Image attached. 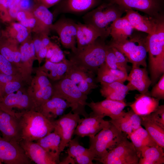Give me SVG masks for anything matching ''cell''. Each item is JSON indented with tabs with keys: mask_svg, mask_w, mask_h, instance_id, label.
<instances>
[{
	"mask_svg": "<svg viewBox=\"0 0 164 164\" xmlns=\"http://www.w3.org/2000/svg\"><path fill=\"white\" fill-rule=\"evenodd\" d=\"M125 12L126 14L125 16L134 29L148 34H152L155 32L158 19L155 20L149 16L142 15L132 9H127Z\"/></svg>",
	"mask_w": 164,
	"mask_h": 164,
	"instance_id": "24",
	"label": "cell"
},
{
	"mask_svg": "<svg viewBox=\"0 0 164 164\" xmlns=\"http://www.w3.org/2000/svg\"><path fill=\"white\" fill-rule=\"evenodd\" d=\"M154 121L164 128V105H159L153 112L148 115Z\"/></svg>",
	"mask_w": 164,
	"mask_h": 164,
	"instance_id": "46",
	"label": "cell"
},
{
	"mask_svg": "<svg viewBox=\"0 0 164 164\" xmlns=\"http://www.w3.org/2000/svg\"><path fill=\"white\" fill-rule=\"evenodd\" d=\"M105 63L110 68L119 69L127 72L126 69L122 67L118 64L115 55L111 47L108 45H107Z\"/></svg>",
	"mask_w": 164,
	"mask_h": 164,
	"instance_id": "41",
	"label": "cell"
},
{
	"mask_svg": "<svg viewBox=\"0 0 164 164\" xmlns=\"http://www.w3.org/2000/svg\"><path fill=\"white\" fill-rule=\"evenodd\" d=\"M31 12L36 20L35 26L31 32L39 35H48L53 24V13L47 8L36 2Z\"/></svg>",
	"mask_w": 164,
	"mask_h": 164,
	"instance_id": "18",
	"label": "cell"
},
{
	"mask_svg": "<svg viewBox=\"0 0 164 164\" xmlns=\"http://www.w3.org/2000/svg\"><path fill=\"white\" fill-rule=\"evenodd\" d=\"M70 108L65 100L57 97H51L38 110L48 119L53 121L58 117L63 114L66 110Z\"/></svg>",
	"mask_w": 164,
	"mask_h": 164,
	"instance_id": "27",
	"label": "cell"
},
{
	"mask_svg": "<svg viewBox=\"0 0 164 164\" xmlns=\"http://www.w3.org/2000/svg\"><path fill=\"white\" fill-rule=\"evenodd\" d=\"M0 159L6 164H29L32 162L19 142L8 141L0 136Z\"/></svg>",
	"mask_w": 164,
	"mask_h": 164,
	"instance_id": "13",
	"label": "cell"
},
{
	"mask_svg": "<svg viewBox=\"0 0 164 164\" xmlns=\"http://www.w3.org/2000/svg\"><path fill=\"white\" fill-rule=\"evenodd\" d=\"M37 70L45 73L48 77L53 81L59 80L61 79L58 63H53L46 60L45 63L39 66Z\"/></svg>",
	"mask_w": 164,
	"mask_h": 164,
	"instance_id": "40",
	"label": "cell"
},
{
	"mask_svg": "<svg viewBox=\"0 0 164 164\" xmlns=\"http://www.w3.org/2000/svg\"><path fill=\"white\" fill-rule=\"evenodd\" d=\"M99 37L105 39L99 31L92 26L85 23H77V48L87 46L94 42Z\"/></svg>",
	"mask_w": 164,
	"mask_h": 164,
	"instance_id": "28",
	"label": "cell"
},
{
	"mask_svg": "<svg viewBox=\"0 0 164 164\" xmlns=\"http://www.w3.org/2000/svg\"><path fill=\"white\" fill-rule=\"evenodd\" d=\"M0 132L2 137L8 141L19 142L22 139L19 118L0 109Z\"/></svg>",
	"mask_w": 164,
	"mask_h": 164,
	"instance_id": "19",
	"label": "cell"
},
{
	"mask_svg": "<svg viewBox=\"0 0 164 164\" xmlns=\"http://www.w3.org/2000/svg\"><path fill=\"white\" fill-rule=\"evenodd\" d=\"M26 156L37 164H56L59 162L36 142L22 139L19 142Z\"/></svg>",
	"mask_w": 164,
	"mask_h": 164,
	"instance_id": "22",
	"label": "cell"
},
{
	"mask_svg": "<svg viewBox=\"0 0 164 164\" xmlns=\"http://www.w3.org/2000/svg\"><path fill=\"white\" fill-rule=\"evenodd\" d=\"M67 152L68 157L79 164H92L95 155L89 148H86L79 144L77 138L72 139L69 142Z\"/></svg>",
	"mask_w": 164,
	"mask_h": 164,
	"instance_id": "26",
	"label": "cell"
},
{
	"mask_svg": "<svg viewBox=\"0 0 164 164\" xmlns=\"http://www.w3.org/2000/svg\"><path fill=\"white\" fill-rule=\"evenodd\" d=\"M39 36L41 38L43 46L49 47L53 43L50 41L48 35H44Z\"/></svg>",
	"mask_w": 164,
	"mask_h": 164,
	"instance_id": "57",
	"label": "cell"
},
{
	"mask_svg": "<svg viewBox=\"0 0 164 164\" xmlns=\"http://www.w3.org/2000/svg\"><path fill=\"white\" fill-rule=\"evenodd\" d=\"M126 80L128 82L127 85L129 91L137 90L142 94L149 92L152 81L145 67L132 65Z\"/></svg>",
	"mask_w": 164,
	"mask_h": 164,
	"instance_id": "21",
	"label": "cell"
},
{
	"mask_svg": "<svg viewBox=\"0 0 164 164\" xmlns=\"http://www.w3.org/2000/svg\"><path fill=\"white\" fill-rule=\"evenodd\" d=\"M125 11L117 4L108 1L100 4L83 17L84 23L99 31L106 39L110 35L109 24L121 16Z\"/></svg>",
	"mask_w": 164,
	"mask_h": 164,
	"instance_id": "5",
	"label": "cell"
},
{
	"mask_svg": "<svg viewBox=\"0 0 164 164\" xmlns=\"http://www.w3.org/2000/svg\"><path fill=\"white\" fill-rule=\"evenodd\" d=\"M139 159L138 152L126 136L104 157L97 161L103 164H138Z\"/></svg>",
	"mask_w": 164,
	"mask_h": 164,
	"instance_id": "8",
	"label": "cell"
},
{
	"mask_svg": "<svg viewBox=\"0 0 164 164\" xmlns=\"http://www.w3.org/2000/svg\"><path fill=\"white\" fill-rule=\"evenodd\" d=\"M134 28L124 16L113 21L110 26V35L112 41H120L130 37L132 35Z\"/></svg>",
	"mask_w": 164,
	"mask_h": 164,
	"instance_id": "30",
	"label": "cell"
},
{
	"mask_svg": "<svg viewBox=\"0 0 164 164\" xmlns=\"http://www.w3.org/2000/svg\"><path fill=\"white\" fill-rule=\"evenodd\" d=\"M0 73L11 75L20 74L12 64L0 53Z\"/></svg>",
	"mask_w": 164,
	"mask_h": 164,
	"instance_id": "42",
	"label": "cell"
},
{
	"mask_svg": "<svg viewBox=\"0 0 164 164\" xmlns=\"http://www.w3.org/2000/svg\"><path fill=\"white\" fill-rule=\"evenodd\" d=\"M49 47L43 46L39 51L36 57L39 66L43 60L46 57Z\"/></svg>",
	"mask_w": 164,
	"mask_h": 164,
	"instance_id": "55",
	"label": "cell"
},
{
	"mask_svg": "<svg viewBox=\"0 0 164 164\" xmlns=\"http://www.w3.org/2000/svg\"><path fill=\"white\" fill-rule=\"evenodd\" d=\"M134 101L129 105L131 109L140 116L149 115L159 105V99L151 96L149 92L136 94Z\"/></svg>",
	"mask_w": 164,
	"mask_h": 164,
	"instance_id": "25",
	"label": "cell"
},
{
	"mask_svg": "<svg viewBox=\"0 0 164 164\" xmlns=\"http://www.w3.org/2000/svg\"><path fill=\"white\" fill-rule=\"evenodd\" d=\"M24 83L22 80H15L8 82L5 87L2 98L15 92L23 87Z\"/></svg>",
	"mask_w": 164,
	"mask_h": 164,
	"instance_id": "45",
	"label": "cell"
},
{
	"mask_svg": "<svg viewBox=\"0 0 164 164\" xmlns=\"http://www.w3.org/2000/svg\"><path fill=\"white\" fill-rule=\"evenodd\" d=\"M146 37L141 35L132 34L129 39L120 41L112 40L108 45L122 53L132 65L146 68L147 52Z\"/></svg>",
	"mask_w": 164,
	"mask_h": 164,
	"instance_id": "6",
	"label": "cell"
},
{
	"mask_svg": "<svg viewBox=\"0 0 164 164\" xmlns=\"http://www.w3.org/2000/svg\"><path fill=\"white\" fill-rule=\"evenodd\" d=\"M25 27L31 30L35 26L36 20L33 17L26 18L24 20L19 22Z\"/></svg>",
	"mask_w": 164,
	"mask_h": 164,
	"instance_id": "51",
	"label": "cell"
},
{
	"mask_svg": "<svg viewBox=\"0 0 164 164\" xmlns=\"http://www.w3.org/2000/svg\"><path fill=\"white\" fill-rule=\"evenodd\" d=\"M27 92L33 101L37 111L51 98L53 93L52 85L43 87L37 91Z\"/></svg>",
	"mask_w": 164,
	"mask_h": 164,
	"instance_id": "37",
	"label": "cell"
},
{
	"mask_svg": "<svg viewBox=\"0 0 164 164\" xmlns=\"http://www.w3.org/2000/svg\"><path fill=\"white\" fill-rule=\"evenodd\" d=\"M2 22H3V21L1 18V16L0 15V26H1V24Z\"/></svg>",
	"mask_w": 164,
	"mask_h": 164,
	"instance_id": "60",
	"label": "cell"
},
{
	"mask_svg": "<svg viewBox=\"0 0 164 164\" xmlns=\"http://www.w3.org/2000/svg\"><path fill=\"white\" fill-rule=\"evenodd\" d=\"M36 73V75L32 78L30 86L27 90V92L37 91L43 87L52 85L45 73L37 70Z\"/></svg>",
	"mask_w": 164,
	"mask_h": 164,
	"instance_id": "39",
	"label": "cell"
},
{
	"mask_svg": "<svg viewBox=\"0 0 164 164\" xmlns=\"http://www.w3.org/2000/svg\"><path fill=\"white\" fill-rule=\"evenodd\" d=\"M20 10L19 5L8 9L7 10V16L9 21L11 19H16L17 14Z\"/></svg>",
	"mask_w": 164,
	"mask_h": 164,
	"instance_id": "53",
	"label": "cell"
},
{
	"mask_svg": "<svg viewBox=\"0 0 164 164\" xmlns=\"http://www.w3.org/2000/svg\"><path fill=\"white\" fill-rule=\"evenodd\" d=\"M97 72L96 80L101 84L110 83L116 81L121 82L123 75L122 71L110 68L105 62L98 68Z\"/></svg>",
	"mask_w": 164,
	"mask_h": 164,
	"instance_id": "35",
	"label": "cell"
},
{
	"mask_svg": "<svg viewBox=\"0 0 164 164\" xmlns=\"http://www.w3.org/2000/svg\"><path fill=\"white\" fill-rule=\"evenodd\" d=\"M99 37L92 43L69 55V60L80 67L94 73L104 62L107 45Z\"/></svg>",
	"mask_w": 164,
	"mask_h": 164,
	"instance_id": "3",
	"label": "cell"
},
{
	"mask_svg": "<svg viewBox=\"0 0 164 164\" xmlns=\"http://www.w3.org/2000/svg\"><path fill=\"white\" fill-rule=\"evenodd\" d=\"M87 105L92 111L89 114V116H99L103 118L108 116L111 119H114L124 111L127 104L125 101H118L105 99L100 101L87 103Z\"/></svg>",
	"mask_w": 164,
	"mask_h": 164,
	"instance_id": "16",
	"label": "cell"
},
{
	"mask_svg": "<svg viewBox=\"0 0 164 164\" xmlns=\"http://www.w3.org/2000/svg\"><path fill=\"white\" fill-rule=\"evenodd\" d=\"M19 48L21 57L19 72L24 82L30 85L32 79L33 63L34 60H37L31 35L20 43Z\"/></svg>",
	"mask_w": 164,
	"mask_h": 164,
	"instance_id": "14",
	"label": "cell"
},
{
	"mask_svg": "<svg viewBox=\"0 0 164 164\" xmlns=\"http://www.w3.org/2000/svg\"><path fill=\"white\" fill-rule=\"evenodd\" d=\"M149 94L151 96L159 100L164 99V73L160 77Z\"/></svg>",
	"mask_w": 164,
	"mask_h": 164,
	"instance_id": "43",
	"label": "cell"
},
{
	"mask_svg": "<svg viewBox=\"0 0 164 164\" xmlns=\"http://www.w3.org/2000/svg\"><path fill=\"white\" fill-rule=\"evenodd\" d=\"M6 35L15 39L19 43L26 40L30 35L31 29L18 22H12L4 30Z\"/></svg>",
	"mask_w": 164,
	"mask_h": 164,
	"instance_id": "36",
	"label": "cell"
},
{
	"mask_svg": "<svg viewBox=\"0 0 164 164\" xmlns=\"http://www.w3.org/2000/svg\"><path fill=\"white\" fill-rule=\"evenodd\" d=\"M19 44L15 39L6 35L0 43V53L12 65L13 55L14 52L19 48Z\"/></svg>",
	"mask_w": 164,
	"mask_h": 164,
	"instance_id": "38",
	"label": "cell"
},
{
	"mask_svg": "<svg viewBox=\"0 0 164 164\" xmlns=\"http://www.w3.org/2000/svg\"><path fill=\"white\" fill-rule=\"evenodd\" d=\"M34 4L33 0H20L19 6L21 10L31 12Z\"/></svg>",
	"mask_w": 164,
	"mask_h": 164,
	"instance_id": "49",
	"label": "cell"
},
{
	"mask_svg": "<svg viewBox=\"0 0 164 164\" xmlns=\"http://www.w3.org/2000/svg\"><path fill=\"white\" fill-rule=\"evenodd\" d=\"M35 2L46 8H49L57 4L61 0H34Z\"/></svg>",
	"mask_w": 164,
	"mask_h": 164,
	"instance_id": "50",
	"label": "cell"
},
{
	"mask_svg": "<svg viewBox=\"0 0 164 164\" xmlns=\"http://www.w3.org/2000/svg\"><path fill=\"white\" fill-rule=\"evenodd\" d=\"M36 35V36L32 39V40L34 46L35 54L36 56L39 51L43 46L40 36L37 34Z\"/></svg>",
	"mask_w": 164,
	"mask_h": 164,
	"instance_id": "52",
	"label": "cell"
},
{
	"mask_svg": "<svg viewBox=\"0 0 164 164\" xmlns=\"http://www.w3.org/2000/svg\"><path fill=\"white\" fill-rule=\"evenodd\" d=\"M15 109H17L18 112L32 109L37 111L27 90L23 87L16 93L10 94L0 98V109L12 116H15L16 113L14 111Z\"/></svg>",
	"mask_w": 164,
	"mask_h": 164,
	"instance_id": "10",
	"label": "cell"
},
{
	"mask_svg": "<svg viewBox=\"0 0 164 164\" xmlns=\"http://www.w3.org/2000/svg\"><path fill=\"white\" fill-rule=\"evenodd\" d=\"M99 116H91L79 119L73 134L81 137L94 136L102 129L110 125L109 121Z\"/></svg>",
	"mask_w": 164,
	"mask_h": 164,
	"instance_id": "17",
	"label": "cell"
},
{
	"mask_svg": "<svg viewBox=\"0 0 164 164\" xmlns=\"http://www.w3.org/2000/svg\"><path fill=\"white\" fill-rule=\"evenodd\" d=\"M15 80L23 81L20 74L11 75L0 73V98L2 97L4 88L5 85L8 82Z\"/></svg>",
	"mask_w": 164,
	"mask_h": 164,
	"instance_id": "44",
	"label": "cell"
},
{
	"mask_svg": "<svg viewBox=\"0 0 164 164\" xmlns=\"http://www.w3.org/2000/svg\"><path fill=\"white\" fill-rule=\"evenodd\" d=\"M33 15L31 12L25 11L20 10L18 12L16 19L20 22L23 21L28 18L32 17Z\"/></svg>",
	"mask_w": 164,
	"mask_h": 164,
	"instance_id": "54",
	"label": "cell"
},
{
	"mask_svg": "<svg viewBox=\"0 0 164 164\" xmlns=\"http://www.w3.org/2000/svg\"><path fill=\"white\" fill-rule=\"evenodd\" d=\"M109 121L128 137L142 126L140 116L131 109L127 112L123 111L117 117Z\"/></svg>",
	"mask_w": 164,
	"mask_h": 164,
	"instance_id": "23",
	"label": "cell"
},
{
	"mask_svg": "<svg viewBox=\"0 0 164 164\" xmlns=\"http://www.w3.org/2000/svg\"><path fill=\"white\" fill-rule=\"evenodd\" d=\"M126 136L111 123L94 136L89 137V148L94 155V160L97 161L104 157Z\"/></svg>",
	"mask_w": 164,
	"mask_h": 164,
	"instance_id": "7",
	"label": "cell"
},
{
	"mask_svg": "<svg viewBox=\"0 0 164 164\" xmlns=\"http://www.w3.org/2000/svg\"><path fill=\"white\" fill-rule=\"evenodd\" d=\"M68 68L65 76L73 81L83 93L87 95L98 87L94 73L86 70L68 60Z\"/></svg>",
	"mask_w": 164,
	"mask_h": 164,
	"instance_id": "11",
	"label": "cell"
},
{
	"mask_svg": "<svg viewBox=\"0 0 164 164\" xmlns=\"http://www.w3.org/2000/svg\"><path fill=\"white\" fill-rule=\"evenodd\" d=\"M20 0H9L8 4V9L18 5Z\"/></svg>",
	"mask_w": 164,
	"mask_h": 164,
	"instance_id": "58",
	"label": "cell"
},
{
	"mask_svg": "<svg viewBox=\"0 0 164 164\" xmlns=\"http://www.w3.org/2000/svg\"><path fill=\"white\" fill-rule=\"evenodd\" d=\"M52 87L51 97H57L65 100L74 114L84 118L89 116L85 110L87 95L82 92L73 81L64 76L52 85Z\"/></svg>",
	"mask_w": 164,
	"mask_h": 164,
	"instance_id": "4",
	"label": "cell"
},
{
	"mask_svg": "<svg viewBox=\"0 0 164 164\" xmlns=\"http://www.w3.org/2000/svg\"><path fill=\"white\" fill-rule=\"evenodd\" d=\"M80 118L79 115L73 113L71 111L53 121L54 129L58 132L61 137L59 147L60 153L63 151L72 139L73 135Z\"/></svg>",
	"mask_w": 164,
	"mask_h": 164,
	"instance_id": "15",
	"label": "cell"
},
{
	"mask_svg": "<svg viewBox=\"0 0 164 164\" xmlns=\"http://www.w3.org/2000/svg\"><path fill=\"white\" fill-rule=\"evenodd\" d=\"M101 84L100 93L102 96L107 99L124 101L130 91L127 85L120 81H116Z\"/></svg>",
	"mask_w": 164,
	"mask_h": 164,
	"instance_id": "29",
	"label": "cell"
},
{
	"mask_svg": "<svg viewBox=\"0 0 164 164\" xmlns=\"http://www.w3.org/2000/svg\"><path fill=\"white\" fill-rule=\"evenodd\" d=\"M130 139L139 156L141 150L146 146L157 145L145 129L142 126L128 137Z\"/></svg>",
	"mask_w": 164,
	"mask_h": 164,
	"instance_id": "34",
	"label": "cell"
},
{
	"mask_svg": "<svg viewBox=\"0 0 164 164\" xmlns=\"http://www.w3.org/2000/svg\"><path fill=\"white\" fill-rule=\"evenodd\" d=\"M117 4L122 10L135 9L157 20L164 17L163 0H108Z\"/></svg>",
	"mask_w": 164,
	"mask_h": 164,
	"instance_id": "9",
	"label": "cell"
},
{
	"mask_svg": "<svg viewBox=\"0 0 164 164\" xmlns=\"http://www.w3.org/2000/svg\"><path fill=\"white\" fill-rule=\"evenodd\" d=\"M35 141L60 164L59 147L61 137L56 130L54 129L51 133Z\"/></svg>",
	"mask_w": 164,
	"mask_h": 164,
	"instance_id": "31",
	"label": "cell"
},
{
	"mask_svg": "<svg viewBox=\"0 0 164 164\" xmlns=\"http://www.w3.org/2000/svg\"><path fill=\"white\" fill-rule=\"evenodd\" d=\"M9 0H0V11L1 13H5L6 16L7 15L8 3Z\"/></svg>",
	"mask_w": 164,
	"mask_h": 164,
	"instance_id": "56",
	"label": "cell"
},
{
	"mask_svg": "<svg viewBox=\"0 0 164 164\" xmlns=\"http://www.w3.org/2000/svg\"><path fill=\"white\" fill-rule=\"evenodd\" d=\"M141 125L145 130L158 145L164 148V128L154 121L148 115L140 116Z\"/></svg>",
	"mask_w": 164,
	"mask_h": 164,
	"instance_id": "33",
	"label": "cell"
},
{
	"mask_svg": "<svg viewBox=\"0 0 164 164\" xmlns=\"http://www.w3.org/2000/svg\"><path fill=\"white\" fill-rule=\"evenodd\" d=\"M101 0H61L56 5L53 16L61 13H78L89 11L101 4Z\"/></svg>",
	"mask_w": 164,
	"mask_h": 164,
	"instance_id": "20",
	"label": "cell"
},
{
	"mask_svg": "<svg viewBox=\"0 0 164 164\" xmlns=\"http://www.w3.org/2000/svg\"><path fill=\"white\" fill-rule=\"evenodd\" d=\"M145 42L149 53V65L152 85L164 73V19L157 21L155 32L148 34Z\"/></svg>",
	"mask_w": 164,
	"mask_h": 164,
	"instance_id": "1",
	"label": "cell"
},
{
	"mask_svg": "<svg viewBox=\"0 0 164 164\" xmlns=\"http://www.w3.org/2000/svg\"><path fill=\"white\" fill-rule=\"evenodd\" d=\"M163 149L158 145L143 148L140 152L138 164H163Z\"/></svg>",
	"mask_w": 164,
	"mask_h": 164,
	"instance_id": "32",
	"label": "cell"
},
{
	"mask_svg": "<svg viewBox=\"0 0 164 164\" xmlns=\"http://www.w3.org/2000/svg\"><path fill=\"white\" fill-rule=\"evenodd\" d=\"M5 36V33L4 30L2 28L1 26H0V43L2 40Z\"/></svg>",
	"mask_w": 164,
	"mask_h": 164,
	"instance_id": "59",
	"label": "cell"
},
{
	"mask_svg": "<svg viewBox=\"0 0 164 164\" xmlns=\"http://www.w3.org/2000/svg\"><path fill=\"white\" fill-rule=\"evenodd\" d=\"M2 162L0 159V164H2Z\"/></svg>",
	"mask_w": 164,
	"mask_h": 164,
	"instance_id": "61",
	"label": "cell"
},
{
	"mask_svg": "<svg viewBox=\"0 0 164 164\" xmlns=\"http://www.w3.org/2000/svg\"><path fill=\"white\" fill-rule=\"evenodd\" d=\"M109 46L111 47L115 55L118 64L120 66L127 70L128 68L127 63L128 62L127 58L122 53L117 49L114 47Z\"/></svg>",
	"mask_w": 164,
	"mask_h": 164,
	"instance_id": "47",
	"label": "cell"
},
{
	"mask_svg": "<svg viewBox=\"0 0 164 164\" xmlns=\"http://www.w3.org/2000/svg\"><path fill=\"white\" fill-rule=\"evenodd\" d=\"M54 53L52 56L48 60L53 63H60L66 58L63 51L56 44H54Z\"/></svg>",
	"mask_w": 164,
	"mask_h": 164,
	"instance_id": "48",
	"label": "cell"
},
{
	"mask_svg": "<svg viewBox=\"0 0 164 164\" xmlns=\"http://www.w3.org/2000/svg\"><path fill=\"white\" fill-rule=\"evenodd\" d=\"M52 30L58 34L64 48L71 50L72 52L76 51L77 23L70 19L62 17L53 24Z\"/></svg>",
	"mask_w": 164,
	"mask_h": 164,
	"instance_id": "12",
	"label": "cell"
},
{
	"mask_svg": "<svg viewBox=\"0 0 164 164\" xmlns=\"http://www.w3.org/2000/svg\"><path fill=\"white\" fill-rule=\"evenodd\" d=\"M15 116L19 120L22 139L36 141L54 130L53 121L36 110L16 112Z\"/></svg>",
	"mask_w": 164,
	"mask_h": 164,
	"instance_id": "2",
	"label": "cell"
}]
</instances>
